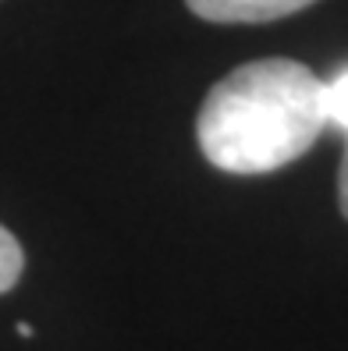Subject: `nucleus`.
Wrapping results in <instances>:
<instances>
[{"label": "nucleus", "mask_w": 348, "mask_h": 351, "mask_svg": "<svg viewBox=\"0 0 348 351\" xmlns=\"http://www.w3.org/2000/svg\"><path fill=\"white\" fill-rule=\"evenodd\" d=\"M327 128L323 82L299 60H249L199 107V149L224 174H270L310 153Z\"/></svg>", "instance_id": "obj_1"}, {"label": "nucleus", "mask_w": 348, "mask_h": 351, "mask_svg": "<svg viewBox=\"0 0 348 351\" xmlns=\"http://www.w3.org/2000/svg\"><path fill=\"white\" fill-rule=\"evenodd\" d=\"M323 107H327V125L348 135V68L338 71L331 82H323Z\"/></svg>", "instance_id": "obj_3"}, {"label": "nucleus", "mask_w": 348, "mask_h": 351, "mask_svg": "<svg viewBox=\"0 0 348 351\" xmlns=\"http://www.w3.org/2000/svg\"><path fill=\"white\" fill-rule=\"evenodd\" d=\"M192 14L207 18L217 25H256V22H277L302 8H310L313 0H185Z\"/></svg>", "instance_id": "obj_2"}, {"label": "nucleus", "mask_w": 348, "mask_h": 351, "mask_svg": "<svg viewBox=\"0 0 348 351\" xmlns=\"http://www.w3.org/2000/svg\"><path fill=\"white\" fill-rule=\"evenodd\" d=\"M22 266H25V256H22V245L14 241V234L8 227H0V295L11 291L22 277Z\"/></svg>", "instance_id": "obj_4"}, {"label": "nucleus", "mask_w": 348, "mask_h": 351, "mask_svg": "<svg viewBox=\"0 0 348 351\" xmlns=\"http://www.w3.org/2000/svg\"><path fill=\"white\" fill-rule=\"evenodd\" d=\"M338 202H341V213H345V220H348V146H345L341 174H338Z\"/></svg>", "instance_id": "obj_5"}]
</instances>
